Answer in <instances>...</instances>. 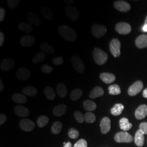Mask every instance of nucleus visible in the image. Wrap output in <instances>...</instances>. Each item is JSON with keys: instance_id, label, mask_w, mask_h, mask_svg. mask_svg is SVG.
Listing matches in <instances>:
<instances>
[{"instance_id": "obj_18", "label": "nucleus", "mask_w": 147, "mask_h": 147, "mask_svg": "<svg viewBox=\"0 0 147 147\" xmlns=\"http://www.w3.org/2000/svg\"><path fill=\"white\" fill-rule=\"evenodd\" d=\"M14 111L16 115L20 117H26L30 114V111L26 107L21 105L16 106Z\"/></svg>"}, {"instance_id": "obj_35", "label": "nucleus", "mask_w": 147, "mask_h": 147, "mask_svg": "<svg viewBox=\"0 0 147 147\" xmlns=\"http://www.w3.org/2000/svg\"><path fill=\"white\" fill-rule=\"evenodd\" d=\"M24 94L30 96H34L37 94V90L33 86H27L22 89Z\"/></svg>"}, {"instance_id": "obj_8", "label": "nucleus", "mask_w": 147, "mask_h": 147, "mask_svg": "<svg viewBox=\"0 0 147 147\" xmlns=\"http://www.w3.org/2000/svg\"><path fill=\"white\" fill-rule=\"evenodd\" d=\"M116 31L120 34H127L131 31V27L126 22H119L115 26Z\"/></svg>"}, {"instance_id": "obj_40", "label": "nucleus", "mask_w": 147, "mask_h": 147, "mask_svg": "<svg viewBox=\"0 0 147 147\" xmlns=\"http://www.w3.org/2000/svg\"><path fill=\"white\" fill-rule=\"evenodd\" d=\"M68 136L71 139H76L79 136V132L75 128H70L68 131Z\"/></svg>"}, {"instance_id": "obj_16", "label": "nucleus", "mask_w": 147, "mask_h": 147, "mask_svg": "<svg viewBox=\"0 0 147 147\" xmlns=\"http://www.w3.org/2000/svg\"><path fill=\"white\" fill-rule=\"evenodd\" d=\"M135 115L136 119L138 120L144 118L147 116V105H142L140 106L135 111Z\"/></svg>"}, {"instance_id": "obj_20", "label": "nucleus", "mask_w": 147, "mask_h": 147, "mask_svg": "<svg viewBox=\"0 0 147 147\" xmlns=\"http://www.w3.org/2000/svg\"><path fill=\"white\" fill-rule=\"evenodd\" d=\"M137 47L143 49L147 47V34H142L137 37L135 40Z\"/></svg>"}, {"instance_id": "obj_52", "label": "nucleus", "mask_w": 147, "mask_h": 147, "mask_svg": "<svg viewBox=\"0 0 147 147\" xmlns=\"http://www.w3.org/2000/svg\"><path fill=\"white\" fill-rule=\"evenodd\" d=\"M143 96L145 98H147V88L144 89L143 92Z\"/></svg>"}, {"instance_id": "obj_45", "label": "nucleus", "mask_w": 147, "mask_h": 147, "mask_svg": "<svg viewBox=\"0 0 147 147\" xmlns=\"http://www.w3.org/2000/svg\"><path fill=\"white\" fill-rule=\"evenodd\" d=\"M53 62L56 65H61L63 64L64 60L61 57H56L53 59Z\"/></svg>"}, {"instance_id": "obj_32", "label": "nucleus", "mask_w": 147, "mask_h": 147, "mask_svg": "<svg viewBox=\"0 0 147 147\" xmlns=\"http://www.w3.org/2000/svg\"><path fill=\"white\" fill-rule=\"evenodd\" d=\"M63 127V124L61 121H56L53 123L51 128V131L53 134L57 135L61 131Z\"/></svg>"}, {"instance_id": "obj_25", "label": "nucleus", "mask_w": 147, "mask_h": 147, "mask_svg": "<svg viewBox=\"0 0 147 147\" xmlns=\"http://www.w3.org/2000/svg\"><path fill=\"white\" fill-rule=\"evenodd\" d=\"M119 126L121 129L124 131H127L131 129L132 125L129 122L127 118H122L119 121Z\"/></svg>"}, {"instance_id": "obj_41", "label": "nucleus", "mask_w": 147, "mask_h": 147, "mask_svg": "<svg viewBox=\"0 0 147 147\" xmlns=\"http://www.w3.org/2000/svg\"><path fill=\"white\" fill-rule=\"evenodd\" d=\"M74 117L76 121L80 123H82L85 121L84 115L79 111H75L74 112Z\"/></svg>"}, {"instance_id": "obj_7", "label": "nucleus", "mask_w": 147, "mask_h": 147, "mask_svg": "<svg viewBox=\"0 0 147 147\" xmlns=\"http://www.w3.org/2000/svg\"><path fill=\"white\" fill-rule=\"evenodd\" d=\"M91 31L94 37L101 38L106 34L107 32V28L104 25L94 24L91 27Z\"/></svg>"}, {"instance_id": "obj_27", "label": "nucleus", "mask_w": 147, "mask_h": 147, "mask_svg": "<svg viewBox=\"0 0 147 147\" xmlns=\"http://www.w3.org/2000/svg\"><path fill=\"white\" fill-rule=\"evenodd\" d=\"M19 30L26 33H30L33 31V28L31 24L27 22H21L18 25Z\"/></svg>"}, {"instance_id": "obj_47", "label": "nucleus", "mask_w": 147, "mask_h": 147, "mask_svg": "<svg viewBox=\"0 0 147 147\" xmlns=\"http://www.w3.org/2000/svg\"><path fill=\"white\" fill-rule=\"evenodd\" d=\"M5 16V10L3 8H0V22H2L3 21Z\"/></svg>"}, {"instance_id": "obj_1", "label": "nucleus", "mask_w": 147, "mask_h": 147, "mask_svg": "<svg viewBox=\"0 0 147 147\" xmlns=\"http://www.w3.org/2000/svg\"><path fill=\"white\" fill-rule=\"evenodd\" d=\"M58 32L61 37L68 42H74L78 38L76 32L73 28L67 25H61L59 26Z\"/></svg>"}, {"instance_id": "obj_4", "label": "nucleus", "mask_w": 147, "mask_h": 147, "mask_svg": "<svg viewBox=\"0 0 147 147\" xmlns=\"http://www.w3.org/2000/svg\"><path fill=\"white\" fill-rule=\"evenodd\" d=\"M65 12L66 16L70 20L76 21L78 20L80 16V13L76 7L72 5H68L65 7Z\"/></svg>"}, {"instance_id": "obj_55", "label": "nucleus", "mask_w": 147, "mask_h": 147, "mask_svg": "<svg viewBox=\"0 0 147 147\" xmlns=\"http://www.w3.org/2000/svg\"><path fill=\"white\" fill-rule=\"evenodd\" d=\"M144 25H147V17H146V18L145 21H144Z\"/></svg>"}, {"instance_id": "obj_10", "label": "nucleus", "mask_w": 147, "mask_h": 147, "mask_svg": "<svg viewBox=\"0 0 147 147\" xmlns=\"http://www.w3.org/2000/svg\"><path fill=\"white\" fill-rule=\"evenodd\" d=\"M19 125L21 129L25 131H31L35 127L34 123L29 119H21Z\"/></svg>"}, {"instance_id": "obj_48", "label": "nucleus", "mask_w": 147, "mask_h": 147, "mask_svg": "<svg viewBox=\"0 0 147 147\" xmlns=\"http://www.w3.org/2000/svg\"><path fill=\"white\" fill-rule=\"evenodd\" d=\"M7 119V117L5 114H1L0 115V125L5 123Z\"/></svg>"}, {"instance_id": "obj_17", "label": "nucleus", "mask_w": 147, "mask_h": 147, "mask_svg": "<svg viewBox=\"0 0 147 147\" xmlns=\"http://www.w3.org/2000/svg\"><path fill=\"white\" fill-rule=\"evenodd\" d=\"M100 78L106 84H110L116 80L115 75L109 73H102L100 74Z\"/></svg>"}, {"instance_id": "obj_38", "label": "nucleus", "mask_w": 147, "mask_h": 147, "mask_svg": "<svg viewBox=\"0 0 147 147\" xmlns=\"http://www.w3.org/2000/svg\"><path fill=\"white\" fill-rule=\"evenodd\" d=\"M109 92L110 95L119 94L121 93V88L118 84H112L109 87Z\"/></svg>"}, {"instance_id": "obj_5", "label": "nucleus", "mask_w": 147, "mask_h": 147, "mask_svg": "<svg viewBox=\"0 0 147 147\" xmlns=\"http://www.w3.org/2000/svg\"><path fill=\"white\" fill-rule=\"evenodd\" d=\"M115 140L118 143H130L133 141V137L127 132H119L115 135Z\"/></svg>"}, {"instance_id": "obj_14", "label": "nucleus", "mask_w": 147, "mask_h": 147, "mask_svg": "<svg viewBox=\"0 0 147 147\" xmlns=\"http://www.w3.org/2000/svg\"><path fill=\"white\" fill-rule=\"evenodd\" d=\"M100 129L102 134H106L110 131L111 120L109 117L103 118L100 122Z\"/></svg>"}, {"instance_id": "obj_50", "label": "nucleus", "mask_w": 147, "mask_h": 147, "mask_svg": "<svg viewBox=\"0 0 147 147\" xmlns=\"http://www.w3.org/2000/svg\"><path fill=\"white\" fill-rule=\"evenodd\" d=\"M4 89V85L3 82L1 80H0V92H2Z\"/></svg>"}, {"instance_id": "obj_24", "label": "nucleus", "mask_w": 147, "mask_h": 147, "mask_svg": "<svg viewBox=\"0 0 147 147\" xmlns=\"http://www.w3.org/2000/svg\"><path fill=\"white\" fill-rule=\"evenodd\" d=\"M41 13L44 18L48 21H51L53 18V11L47 7L44 6L41 8Z\"/></svg>"}, {"instance_id": "obj_6", "label": "nucleus", "mask_w": 147, "mask_h": 147, "mask_svg": "<svg viewBox=\"0 0 147 147\" xmlns=\"http://www.w3.org/2000/svg\"><path fill=\"white\" fill-rule=\"evenodd\" d=\"M71 63L75 70L79 73L84 72L85 67L81 59L76 55H74L71 57Z\"/></svg>"}, {"instance_id": "obj_15", "label": "nucleus", "mask_w": 147, "mask_h": 147, "mask_svg": "<svg viewBox=\"0 0 147 147\" xmlns=\"http://www.w3.org/2000/svg\"><path fill=\"white\" fill-rule=\"evenodd\" d=\"M16 63L11 58H7L4 59L1 63V69L5 71H9L15 66Z\"/></svg>"}, {"instance_id": "obj_11", "label": "nucleus", "mask_w": 147, "mask_h": 147, "mask_svg": "<svg viewBox=\"0 0 147 147\" xmlns=\"http://www.w3.org/2000/svg\"><path fill=\"white\" fill-rule=\"evenodd\" d=\"M16 75L17 78L21 81H26L30 79L31 76V73L28 69L21 67L18 69L16 71Z\"/></svg>"}, {"instance_id": "obj_22", "label": "nucleus", "mask_w": 147, "mask_h": 147, "mask_svg": "<svg viewBox=\"0 0 147 147\" xmlns=\"http://www.w3.org/2000/svg\"><path fill=\"white\" fill-rule=\"evenodd\" d=\"M144 135L140 129L137 131L135 136V143L138 147H141L143 146L144 142Z\"/></svg>"}, {"instance_id": "obj_2", "label": "nucleus", "mask_w": 147, "mask_h": 147, "mask_svg": "<svg viewBox=\"0 0 147 147\" xmlns=\"http://www.w3.org/2000/svg\"><path fill=\"white\" fill-rule=\"evenodd\" d=\"M93 57L95 63L98 65L104 64L108 59V55L106 53L99 48H95L93 51Z\"/></svg>"}, {"instance_id": "obj_28", "label": "nucleus", "mask_w": 147, "mask_h": 147, "mask_svg": "<svg viewBox=\"0 0 147 147\" xmlns=\"http://www.w3.org/2000/svg\"><path fill=\"white\" fill-rule=\"evenodd\" d=\"M124 106L123 104H116L111 109V113L113 116H119L122 113V111L124 110Z\"/></svg>"}, {"instance_id": "obj_36", "label": "nucleus", "mask_w": 147, "mask_h": 147, "mask_svg": "<svg viewBox=\"0 0 147 147\" xmlns=\"http://www.w3.org/2000/svg\"><path fill=\"white\" fill-rule=\"evenodd\" d=\"M82 91L80 88H76L74 89L70 93V99L73 101L79 100V99L82 96Z\"/></svg>"}, {"instance_id": "obj_46", "label": "nucleus", "mask_w": 147, "mask_h": 147, "mask_svg": "<svg viewBox=\"0 0 147 147\" xmlns=\"http://www.w3.org/2000/svg\"><path fill=\"white\" fill-rule=\"evenodd\" d=\"M140 130L144 134L147 135V123L143 122L140 125Z\"/></svg>"}, {"instance_id": "obj_12", "label": "nucleus", "mask_w": 147, "mask_h": 147, "mask_svg": "<svg viewBox=\"0 0 147 147\" xmlns=\"http://www.w3.org/2000/svg\"><path fill=\"white\" fill-rule=\"evenodd\" d=\"M36 42V38L31 35H25L21 37L20 44L23 47H31Z\"/></svg>"}, {"instance_id": "obj_43", "label": "nucleus", "mask_w": 147, "mask_h": 147, "mask_svg": "<svg viewBox=\"0 0 147 147\" xmlns=\"http://www.w3.org/2000/svg\"><path fill=\"white\" fill-rule=\"evenodd\" d=\"M8 5L9 8L14 9L17 7V6L19 4V0H8L7 1Z\"/></svg>"}, {"instance_id": "obj_44", "label": "nucleus", "mask_w": 147, "mask_h": 147, "mask_svg": "<svg viewBox=\"0 0 147 147\" xmlns=\"http://www.w3.org/2000/svg\"><path fill=\"white\" fill-rule=\"evenodd\" d=\"M74 147H87V142L84 139H81L75 144Z\"/></svg>"}, {"instance_id": "obj_34", "label": "nucleus", "mask_w": 147, "mask_h": 147, "mask_svg": "<svg viewBox=\"0 0 147 147\" xmlns=\"http://www.w3.org/2000/svg\"><path fill=\"white\" fill-rule=\"evenodd\" d=\"M84 109L87 111H93L96 109V105L94 102L91 100H87L83 103Z\"/></svg>"}, {"instance_id": "obj_21", "label": "nucleus", "mask_w": 147, "mask_h": 147, "mask_svg": "<svg viewBox=\"0 0 147 147\" xmlns=\"http://www.w3.org/2000/svg\"><path fill=\"white\" fill-rule=\"evenodd\" d=\"M67 111V107L64 104L57 105L53 110V114L55 116L61 117Z\"/></svg>"}, {"instance_id": "obj_37", "label": "nucleus", "mask_w": 147, "mask_h": 147, "mask_svg": "<svg viewBox=\"0 0 147 147\" xmlns=\"http://www.w3.org/2000/svg\"><path fill=\"white\" fill-rule=\"evenodd\" d=\"M49 122V119L47 116H40L39 117L37 121V125L38 127L42 128L46 126Z\"/></svg>"}, {"instance_id": "obj_30", "label": "nucleus", "mask_w": 147, "mask_h": 147, "mask_svg": "<svg viewBox=\"0 0 147 147\" xmlns=\"http://www.w3.org/2000/svg\"><path fill=\"white\" fill-rule=\"evenodd\" d=\"M56 91L59 97L64 98L67 94V86L63 84H59L57 86Z\"/></svg>"}, {"instance_id": "obj_31", "label": "nucleus", "mask_w": 147, "mask_h": 147, "mask_svg": "<svg viewBox=\"0 0 147 147\" xmlns=\"http://www.w3.org/2000/svg\"><path fill=\"white\" fill-rule=\"evenodd\" d=\"M44 92L46 97L49 100H53L55 99L56 95H55L54 89H53L51 87H50V86L46 87L44 88Z\"/></svg>"}, {"instance_id": "obj_33", "label": "nucleus", "mask_w": 147, "mask_h": 147, "mask_svg": "<svg viewBox=\"0 0 147 147\" xmlns=\"http://www.w3.org/2000/svg\"><path fill=\"white\" fill-rule=\"evenodd\" d=\"M46 57L45 53L43 52H39L36 54L32 59V62L34 64H39L44 61Z\"/></svg>"}, {"instance_id": "obj_42", "label": "nucleus", "mask_w": 147, "mask_h": 147, "mask_svg": "<svg viewBox=\"0 0 147 147\" xmlns=\"http://www.w3.org/2000/svg\"><path fill=\"white\" fill-rule=\"evenodd\" d=\"M53 69L52 67L49 66L47 64H44L41 67V70L42 73L49 74H50L53 71Z\"/></svg>"}, {"instance_id": "obj_26", "label": "nucleus", "mask_w": 147, "mask_h": 147, "mask_svg": "<svg viewBox=\"0 0 147 147\" xmlns=\"http://www.w3.org/2000/svg\"><path fill=\"white\" fill-rule=\"evenodd\" d=\"M104 94V91L103 89L100 86H96L91 91L89 94V97L91 99H95L102 96Z\"/></svg>"}, {"instance_id": "obj_53", "label": "nucleus", "mask_w": 147, "mask_h": 147, "mask_svg": "<svg viewBox=\"0 0 147 147\" xmlns=\"http://www.w3.org/2000/svg\"><path fill=\"white\" fill-rule=\"evenodd\" d=\"M72 147V144L71 143V142H67L63 147Z\"/></svg>"}, {"instance_id": "obj_3", "label": "nucleus", "mask_w": 147, "mask_h": 147, "mask_svg": "<svg viewBox=\"0 0 147 147\" xmlns=\"http://www.w3.org/2000/svg\"><path fill=\"white\" fill-rule=\"evenodd\" d=\"M109 47L111 53L115 57H118L121 56V44L118 39L114 38L111 40Z\"/></svg>"}, {"instance_id": "obj_13", "label": "nucleus", "mask_w": 147, "mask_h": 147, "mask_svg": "<svg viewBox=\"0 0 147 147\" xmlns=\"http://www.w3.org/2000/svg\"><path fill=\"white\" fill-rule=\"evenodd\" d=\"M114 7L116 9L121 12H126L131 8L130 5L124 1H116L114 2Z\"/></svg>"}, {"instance_id": "obj_23", "label": "nucleus", "mask_w": 147, "mask_h": 147, "mask_svg": "<svg viewBox=\"0 0 147 147\" xmlns=\"http://www.w3.org/2000/svg\"><path fill=\"white\" fill-rule=\"evenodd\" d=\"M40 49L42 51V52L47 53L49 55H51L55 53V48L54 47L49 44L46 42H43L40 44Z\"/></svg>"}, {"instance_id": "obj_54", "label": "nucleus", "mask_w": 147, "mask_h": 147, "mask_svg": "<svg viewBox=\"0 0 147 147\" xmlns=\"http://www.w3.org/2000/svg\"><path fill=\"white\" fill-rule=\"evenodd\" d=\"M142 30L143 31L147 32V25H144L142 27Z\"/></svg>"}, {"instance_id": "obj_49", "label": "nucleus", "mask_w": 147, "mask_h": 147, "mask_svg": "<svg viewBox=\"0 0 147 147\" xmlns=\"http://www.w3.org/2000/svg\"><path fill=\"white\" fill-rule=\"evenodd\" d=\"M5 40V35L2 32H0V47H2L3 45Z\"/></svg>"}, {"instance_id": "obj_29", "label": "nucleus", "mask_w": 147, "mask_h": 147, "mask_svg": "<svg viewBox=\"0 0 147 147\" xmlns=\"http://www.w3.org/2000/svg\"><path fill=\"white\" fill-rule=\"evenodd\" d=\"M12 99L18 104H25L27 102V98L25 95L20 93H15L12 96Z\"/></svg>"}, {"instance_id": "obj_51", "label": "nucleus", "mask_w": 147, "mask_h": 147, "mask_svg": "<svg viewBox=\"0 0 147 147\" xmlns=\"http://www.w3.org/2000/svg\"><path fill=\"white\" fill-rule=\"evenodd\" d=\"M63 2H64V3H65L69 5H70L71 4L73 3V0H70V1H69V0H64Z\"/></svg>"}, {"instance_id": "obj_39", "label": "nucleus", "mask_w": 147, "mask_h": 147, "mask_svg": "<svg viewBox=\"0 0 147 147\" xmlns=\"http://www.w3.org/2000/svg\"><path fill=\"white\" fill-rule=\"evenodd\" d=\"M84 119L87 123H93L96 120V117L94 113L90 112H87L84 115Z\"/></svg>"}, {"instance_id": "obj_9", "label": "nucleus", "mask_w": 147, "mask_h": 147, "mask_svg": "<svg viewBox=\"0 0 147 147\" xmlns=\"http://www.w3.org/2000/svg\"><path fill=\"white\" fill-rule=\"evenodd\" d=\"M143 84L141 81H137L129 88L127 92L130 96H135L139 93L143 89Z\"/></svg>"}, {"instance_id": "obj_19", "label": "nucleus", "mask_w": 147, "mask_h": 147, "mask_svg": "<svg viewBox=\"0 0 147 147\" xmlns=\"http://www.w3.org/2000/svg\"><path fill=\"white\" fill-rule=\"evenodd\" d=\"M27 18L28 21H30L31 24H34L36 26H39L42 24V21L40 18L34 13H28L27 16Z\"/></svg>"}]
</instances>
